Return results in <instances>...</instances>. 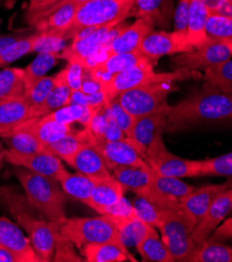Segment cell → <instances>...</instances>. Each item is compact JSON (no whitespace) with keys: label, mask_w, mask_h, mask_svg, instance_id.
Returning a JSON list of instances; mask_svg holds the SVG:
<instances>
[{"label":"cell","mask_w":232,"mask_h":262,"mask_svg":"<svg viewBox=\"0 0 232 262\" xmlns=\"http://www.w3.org/2000/svg\"><path fill=\"white\" fill-rule=\"evenodd\" d=\"M218 122H232V94L204 84L202 89L172 107L165 132H181L199 124Z\"/></svg>","instance_id":"6da1fadb"},{"label":"cell","mask_w":232,"mask_h":262,"mask_svg":"<svg viewBox=\"0 0 232 262\" xmlns=\"http://www.w3.org/2000/svg\"><path fill=\"white\" fill-rule=\"evenodd\" d=\"M0 204L27 231L35 252L42 261H53L59 229L46 221L31 205L27 195L13 186L0 187Z\"/></svg>","instance_id":"7a4b0ae2"},{"label":"cell","mask_w":232,"mask_h":262,"mask_svg":"<svg viewBox=\"0 0 232 262\" xmlns=\"http://www.w3.org/2000/svg\"><path fill=\"white\" fill-rule=\"evenodd\" d=\"M15 173L31 205L46 221L60 230L67 219L65 215L66 193L59 181L23 167L17 169Z\"/></svg>","instance_id":"3957f363"},{"label":"cell","mask_w":232,"mask_h":262,"mask_svg":"<svg viewBox=\"0 0 232 262\" xmlns=\"http://www.w3.org/2000/svg\"><path fill=\"white\" fill-rule=\"evenodd\" d=\"M201 78H203V75L199 71L188 69H176L171 72L156 73L154 71V62L147 61L109 77L104 83L102 91L106 94V102H110L128 90L147 84L160 82L177 83Z\"/></svg>","instance_id":"277c9868"},{"label":"cell","mask_w":232,"mask_h":262,"mask_svg":"<svg viewBox=\"0 0 232 262\" xmlns=\"http://www.w3.org/2000/svg\"><path fill=\"white\" fill-rule=\"evenodd\" d=\"M59 236L80 249L87 245L113 244L126 254L132 255L122 244L115 223L108 215L68 219L60 228Z\"/></svg>","instance_id":"5b68a950"},{"label":"cell","mask_w":232,"mask_h":262,"mask_svg":"<svg viewBox=\"0 0 232 262\" xmlns=\"http://www.w3.org/2000/svg\"><path fill=\"white\" fill-rule=\"evenodd\" d=\"M197 223L184 209L181 210L161 211L158 230L161 239L171 251L176 261L187 262L196 249L193 232Z\"/></svg>","instance_id":"8992f818"},{"label":"cell","mask_w":232,"mask_h":262,"mask_svg":"<svg viewBox=\"0 0 232 262\" xmlns=\"http://www.w3.org/2000/svg\"><path fill=\"white\" fill-rule=\"evenodd\" d=\"M134 4L135 0H90L81 5L65 35V40L72 39L80 30L89 26H101L130 17Z\"/></svg>","instance_id":"52a82bcc"},{"label":"cell","mask_w":232,"mask_h":262,"mask_svg":"<svg viewBox=\"0 0 232 262\" xmlns=\"http://www.w3.org/2000/svg\"><path fill=\"white\" fill-rule=\"evenodd\" d=\"M178 89L176 83L160 82L140 86L121 93L117 98L121 106L133 116L140 117L156 112H171L167 96Z\"/></svg>","instance_id":"ba28073f"},{"label":"cell","mask_w":232,"mask_h":262,"mask_svg":"<svg viewBox=\"0 0 232 262\" xmlns=\"http://www.w3.org/2000/svg\"><path fill=\"white\" fill-rule=\"evenodd\" d=\"M163 133H159L145 155V161L149 166L159 174L175 178H196L198 173L199 160H188L172 154L165 146Z\"/></svg>","instance_id":"9c48e42d"},{"label":"cell","mask_w":232,"mask_h":262,"mask_svg":"<svg viewBox=\"0 0 232 262\" xmlns=\"http://www.w3.org/2000/svg\"><path fill=\"white\" fill-rule=\"evenodd\" d=\"M232 58V48L228 41L208 39L204 44L189 52L179 54L173 60L177 69L206 71L221 65Z\"/></svg>","instance_id":"30bf717a"},{"label":"cell","mask_w":232,"mask_h":262,"mask_svg":"<svg viewBox=\"0 0 232 262\" xmlns=\"http://www.w3.org/2000/svg\"><path fill=\"white\" fill-rule=\"evenodd\" d=\"M124 19H118L101 25L89 36L81 40L72 41L69 46L63 49L60 58L67 60L68 63H80L84 66L85 63L93 58L107 42H113L114 38L111 35V32Z\"/></svg>","instance_id":"8fae6325"},{"label":"cell","mask_w":232,"mask_h":262,"mask_svg":"<svg viewBox=\"0 0 232 262\" xmlns=\"http://www.w3.org/2000/svg\"><path fill=\"white\" fill-rule=\"evenodd\" d=\"M194 48L189 44L187 34L180 32H151L142 41L139 51L155 62L163 56L184 54Z\"/></svg>","instance_id":"7c38bea8"},{"label":"cell","mask_w":232,"mask_h":262,"mask_svg":"<svg viewBox=\"0 0 232 262\" xmlns=\"http://www.w3.org/2000/svg\"><path fill=\"white\" fill-rule=\"evenodd\" d=\"M89 141L105 159L109 169L113 166L149 167L146 161L129 138L118 141H108L95 137L89 132Z\"/></svg>","instance_id":"4fadbf2b"},{"label":"cell","mask_w":232,"mask_h":262,"mask_svg":"<svg viewBox=\"0 0 232 262\" xmlns=\"http://www.w3.org/2000/svg\"><path fill=\"white\" fill-rule=\"evenodd\" d=\"M5 161L37 174L56 179L66 170L61 159L47 150L36 154H20L12 149L5 151Z\"/></svg>","instance_id":"5bb4252c"},{"label":"cell","mask_w":232,"mask_h":262,"mask_svg":"<svg viewBox=\"0 0 232 262\" xmlns=\"http://www.w3.org/2000/svg\"><path fill=\"white\" fill-rule=\"evenodd\" d=\"M232 212V186L217 196L207 212L198 222L193 232V241L197 246L207 239L212 233Z\"/></svg>","instance_id":"9a60e30c"},{"label":"cell","mask_w":232,"mask_h":262,"mask_svg":"<svg viewBox=\"0 0 232 262\" xmlns=\"http://www.w3.org/2000/svg\"><path fill=\"white\" fill-rule=\"evenodd\" d=\"M168 114V112L162 111L137 117L129 139L144 160L146 150L155 137L165 132Z\"/></svg>","instance_id":"2e32d148"},{"label":"cell","mask_w":232,"mask_h":262,"mask_svg":"<svg viewBox=\"0 0 232 262\" xmlns=\"http://www.w3.org/2000/svg\"><path fill=\"white\" fill-rule=\"evenodd\" d=\"M154 28L155 24L151 18H137L132 25L125 26L121 33L114 39L109 46L107 58L114 55L128 54V52L139 50L143 39L154 31Z\"/></svg>","instance_id":"e0dca14e"},{"label":"cell","mask_w":232,"mask_h":262,"mask_svg":"<svg viewBox=\"0 0 232 262\" xmlns=\"http://www.w3.org/2000/svg\"><path fill=\"white\" fill-rule=\"evenodd\" d=\"M0 244L16 254L21 262H43L35 252L30 238L7 217H0Z\"/></svg>","instance_id":"ac0fdd59"},{"label":"cell","mask_w":232,"mask_h":262,"mask_svg":"<svg viewBox=\"0 0 232 262\" xmlns=\"http://www.w3.org/2000/svg\"><path fill=\"white\" fill-rule=\"evenodd\" d=\"M67 164L77 172H81L94 181H101L113 177L105 159L91 143L83 145Z\"/></svg>","instance_id":"d6986e66"},{"label":"cell","mask_w":232,"mask_h":262,"mask_svg":"<svg viewBox=\"0 0 232 262\" xmlns=\"http://www.w3.org/2000/svg\"><path fill=\"white\" fill-rule=\"evenodd\" d=\"M232 186V181L228 180L223 184L207 185L196 188L185 196L180 199L185 210L198 224V222L207 212L212 203L217 199L218 195L226 191Z\"/></svg>","instance_id":"ffe728a7"},{"label":"cell","mask_w":232,"mask_h":262,"mask_svg":"<svg viewBox=\"0 0 232 262\" xmlns=\"http://www.w3.org/2000/svg\"><path fill=\"white\" fill-rule=\"evenodd\" d=\"M72 90L67 80L66 67L56 74V80L53 90L50 91L46 100L36 109L30 108V118L43 117L49 113H53L61 108L68 106L70 102Z\"/></svg>","instance_id":"44dd1931"},{"label":"cell","mask_w":232,"mask_h":262,"mask_svg":"<svg viewBox=\"0 0 232 262\" xmlns=\"http://www.w3.org/2000/svg\"><path fill=\"white\" fill-rule=\"evenodd\" d=\"M70 126L71 124L60 123L44 117H37L25 120L16 127L27 130V132L36 137L42 144L46 145L67 135L71 130Z\"/></svg>","instance_id":"7402d4cb"},{"label":"cell","mask_w":232,"mask_h":262,"mask_svg":"<svg viewBox=\"0 0 232 262\" xmlns=\"http://www.w3.org/2000/svg\"><path fill=\"white\" fill-rule=\"evenodd\" d=\"M174 12V0H135L130 17H149L155 26H168Z\"/></svg>","instance_id":"603a6c76"},{"label":"cell","mask_w":232,"mask_h":262,"mask_svg":"<svg viewBox=\"0 0 232 262\" xmlns=\"http://www.w3.org/2000/svg\"><path fill=\"white\" fill-rule=\"evenodd\" d=\"M30 108L25 95L0 101V136L30 119Z\"/></svg>","instance_id":"cb8c5ba5"},{"label":"cell","mask_w":232,"mask_h":262,"mask_svg":"<svg viewBox=\"0 0 232 262\" xmlns=\"http://www.w3.org/2000/svg\"><path fill=\"white\" fill-rule=\"evenodd\" d=\"M147 61L152 60L147 59L139 50H137L133 52H128V54L110 56L104 61L96 64L93 68L89 69H91L98 78L106 82L112 75Z\"/></svg>","instance_id":"d4e9b609"},{"label":"cell","mask_w":232,"mask_h":262,"mask_svg":"<svg viewBox=\"0 0 232 262\" xmlns=\"http://www.w3.org/2000/svg\"><path fill=\"white\" fill-rule=\"evenodd\" d=\"M124 187L113 177L101 181H96L87 206L97 213L101 209L114 206L123 199Z\"/></svg>","instance_id":"484cf974"},{"label":"cell","mask_w":232,"mask_h":262,"mask_svg":"<svg viewBox=\"0 0 232 262\" xmlns=\"http://www.w3.org/2000/svg\"><path fill=\"white\" fill-rule=\"evenodd\" d=\"M110 170L124 188L132 190L136 195H140L152 186L150 166H113Z\"/></svg>","instance_id":"4316f807"},{"label":"cell","mask_w":232,"mask_h":262,"mask_svg":"<svg viewBox=\"0 0 232 262\" xmlns=\"http://www.w3.org/2000/svg\"><path fill=\"white\" fill-rule=\"evenodd\" d=\"M115 223L122 244L129 248L136 246L146 236L151 226L141 221L136 213L132 215H108Z\"/></svg>","instance_id":"83f0119b"},{"label":"cell","mask_w":232,"mask_h":262,"mask_svg":"<svg viewBox=\"0 0 232 262\" xmlns=\"http://www.w3.org/2000/svg\"><path fill=\"white\" fill-rule=\"evenodd\" d=\"M209 14L202 0H192L186 34L193 48L201 46L208 40L206 35V23Z\"/></svg>","instance_id":"f1b7e54d"},{"label":"cell","mask_w":232,"mask_h":262,"mask_svg":"<svg viewBox=\"0 0 232 262\" xmlns=\"http://www.w3.org/2000/svg\"><path fill=\"white\" fill-rule=\"evenodd\" d=\"M86 143H90L89 130L87 128H84L83 130H74V132L71 129L61 139L46 144L45 149L56 155L61 160H64L67 163Z\"/></svg>","instance_id":"f546056e"},{"label":"cell","mask_w":232,"mask_h":262,"mask_svg":"<svg viewBox=\"0 0 232 262\" xmlns=\"http://www.w3.org/2000/svg\"><path fill=\"white\" fill-rule=\"evenodd\" d=\"M137 252L140 254L142 261L151 262H175L168 248L162 242L156 230L152 227L146 236L136 246Z\"/></svg>","instance_id":"4dcf8cb0"},{"label":"cell","mask_w":232,"mask_h":262,"mask_svg":"<svg viewBox=\"0 0 232 262\" xmlns=\"http://www.w3.org/2000/svg\"><path fill=\"white\" fill-rule=\"evenodd\" d=\"M61 187L67 195H70L80 202L87 204L91 198V193L96 181L81 173H71L65 170L58 179Z\"/></svg>","instance_id":"1f68e13d"},{"label":"cell","mask_w":232,"mask_h":262,"mask_svg":"<svg viewBox=\"0 0 232 262\" xmlns=\"http://www.w3.org/2000/svg\"><path fill=\"white\" fill-rule=\"evenodd\" d=\"M82 254L88 262H137L133 255L126 254L113 244L87 245L82 248Z\"/></svg>","instance_id":"d6a6232c"},{"label":"cell","mask_w":232,"mask_h":262,"mask_svg":"<svg viewBox=\"0 0 232 262\" xmlns=\"http://www.w3.org/2000/svg\"><path fill=\"white\" fill-rule=\"evenodd\" d=\"M187 262H232V246L205 241L196 247Z\"/></svg>","instance_id":"836d02e7"},{"label":"cell","mask_w":232,"mask_h":262,"mask_svg":"<svg viewBox=\"0 0 232 262\" xmlns=\"http://www.w3.org/2000/svg\"><path fill=\"white\" fill-rule=\"evenodd\" d=\"M80 7L79 4H66L46 18L38 21L34 25V29L39 33L51 30H64L67 33Z\"/></svg>","instance_id":"e575fe53"},{"label":"cell","mask_w":232,"mask_h":262,"mask_svg":"<svg viewBox=\"0 0 232 262\" xmlns=\"http://www.w3.org/2000/svg\"><path fill=\"white\" fill-rule=\"evenodd\" d=\"M9 149L20 154H36L45 151V145L27 130L14 127L10 132L0 136Z\"/></svg>","instance_id":"d590c367"},{"label":"cell","mask_w":232,"mask_h":262,"mask_svg":"<svg viewBox=\"0 0 232 262\" xmlns=\"http://www.w3.org/2000/svg\"><path fill=\"white\" fill-rule=\"evenodd\" d=\"M59 58V52H39L37 58L28 67L23 69V81L25 91L31 89L40 78L45 76L46 72L56 65Z\"/></svg>","instance_id":"8d00e7d4"},{"label":"cell","mask_w":232,"mask_h":262,"mask_svg":"<svg viewBox=\"0 0 232 262\" xmlns=\"http://www.w3.org/2000/svg\"><path fill=\"white\" fill-rule=\"evenodd\" d=\"M98 108L81 106V104H68V106L61 108L53 113H49L43 117L64 124L80 122L85 126V128H87L90 125L91 120Z\"/></svg>","instance_id":"74e56055"},{"label":"cell","mask_w":232,"mask_h":262,"mask_svg":"<svg viewBox=\"0 0 232 262\" xmlns=\"http://www.w3.org/2000/svg\"><path fill=\"white\" fill-rule=\"evenodd\" d=\"M24 94L23 69L6 68L0 71V101L23 96Z\"/></svg>","instance_id":"f35d334b"},{"label":"cell","mask_w":232,"mask_h":262,"mask_svg":"<svg viewBox=\"0 0 232 262\" xmlns=\"http://www.w3.org/2000/svg\"><path fill=\"white\" fill-rule=\"evenodd\" d=\"M152 169V168H151ZM152 176V185L153 187L170 196H174L177 199H181L188 194L191 191L195 189L194 186L187 184V183L180 180V178L167 177L157 173L153 169L151 170Z\"/></svg>","instance_id":"ab89813d"},{"label":"cell","mask_w":232,"mask_h":262,"mask_svg":"<svg viewBox=\"0 0 232 262\" xmlns=\"http://www.w3.org/2000/svg\"><path fill=\"white\" fill-rule=\"evenodd\" d=\"M197 177H220L232 181V151L215 158L199 160Z\"/></svg>","instance_id":"60d3db41"},{"label":"cell","mask_w":232,"mask_h":262,"mask_svg":"<svg viewBox=\"0 0 232 262\" xmlns=\"http://www.w3.org/2000/svg\"><path fill=\"white\" fill-rule=\"evenodd\" d=\"M203 78L208 84L222 92L232 94V60L204 71Z\"/></svg>","instance_id":"b9f144b4"},{"label":"cell","mask_w":232,"mask_h":262,"mask_svg":"<svg viewBox=\"0 0 232 262\" xmlns=\"http://www.w3.org/2000/svg\"><path fill=\"white\" fill-rule=\"evenodd\" d=\"M41 36L42 33L35 32L34 34H31L11 45L0 55V66L10 64L21 57L30 54V52L35 51Z\"/></svg>","instance_id":"7bdbcfd3"},{"label":"cell","mask_w":232,"mask_h":262,"mask_svg":"<svg viewBox=\"0 0 232 262\" xmlns=\"http://www.w3.org/2000/svg\"><path fill=\"white\" fill-rule=\"evenodd\" d=\"M206 35L210 40L228 41L232 37V18L209 14L206 23Z\"/></svg>","instance_id":"ee69618b"},{"label":"cell","mask_w":232,"mask_h":262,"mask_svg":"<svg viewBox=\"0 0 232 262\" xmlns=\"http://www.w3.org/2000/svg\"><path fill=\"white\" fill-rule=\"evenodd\" d=\"M56 75L54 76H43L40 80L28 91H25V97H27L31 109H36L46 100L50 91L53 90L55 85Z\"/></svg>","instance_id":"f6af8a7d"},{"label":"cell","mask_w":232,"mask_h":262,"mask_svg":"<svg viewBox=\"0 0 232 262\" xmlns=\"http://www.w3.org/2000/svg\"><path fill=\"white\" fill-rule=\"evenodd\" d=\"M132 206L136 215L141 221L151 227L158 229L161 220V211L156 206L139 195H136Z\"/></svg>","instance_id":"bcb514c9"},{"label":"cell","mask_w":232,"mask_h":262,"mask_svg":"<svg viewBox=\"0 0 232 262\" xmlns=\"http://www.w3.org/2000/svg\"><path fill=\"white\" fill-rule=\"evenodd\" d=\"M108 104H109L110 111H111L112 115L114 116L116 122L118 123L120 128L123 130V133L125 134L126 138H129L131 136L132 129L134 127V124H135V121L137 118L135 116H133L131 113H129L121 106V103L119 102L118 98L111 100L110 102H108Z\"/></svg>","instance_id":"7dc6e473"},{"label":"cell","mask_w":232,"mask_h":262,"mask_svg":"<svg viewBox=\"0 0 232 262\" xmlns=\"http://www.w3.org/2000/svg\"><path fill=\"white\" fill-rule=\"evenodd\" d=\"M65 35L66 31L64 30H51L43 32L35 51L59 52L65 41Z\"/></svg>","instance_id":"c3c4849f"},{"label":"cell","mask_w":232,"mask_h":262,"mask_svg":"<svg viewBox=\"0 0 232 262\" xmlns=\"http://www.w3.org/2000/svg\"><path fill=\"white\" fill-rule=\"evenodd\" d=\"M55 262H82L85 258L80 256L74 250V245L66 239H63L57 235L55 255L53 258Z\"/></svg>","instance_id":"681fc988"},{"label":"cell","mask_w":232,"mask_h":262,"mask_svg":"<svg viewBox=\"0 0 232 262\" xmlns=\"http://www.w3.org/2000/svg\"><path fill=\"white\" fill-rule=\"evenodd\" d=\"M105 102H106V94L102 90L95 93H86L80 90V91H73L71 93L69 104H81V106L98 108Z\"/></svg>","instance_id":"f907efd6"},{"label":"cell","mask_w":232,"mask_h":262,"mask_svg":"<svg viewBox=\"0 0 232 262\" xmlns=\"http://www.w3.org/2000/svg\"><path fill=\"white\" fill-rule=\"evenodd\" d=\"M192 0H179L174 12V31L180 33L187 32V22L189 17Z\"/></svg>","instance_id":"816d5d0a"},{"label":"cell","mask_w":232,"mask_h":262,"mask_svg":"<svg viewBox=\"0 0 232 262\" xmlns=\"http://www.w3.org/2000/svg\"><path fill=\"white\" fill-rule=\"evenodd\" d=\"M109 108V104H108ZM108 141H118V140H123L126 138L125 134L123 133V130L120 128L118 123L116 122L114 116L112 115L110 108L108 112V118L106 122V126L104 128V133H102V136L99 137Z\"/></svg>","instance_id":"f5cc1de1"},{"label":"cell","mask_w":232,"mask_h":262,"mask_svg":"<svg viewBox=\"0 0 232 262\" xmlns=\"http://www.w3.org/2000/svg\"><path fill=\"white\" fill-rule=\"evenodd\" d=\"M67 80L69 86L73 91L82 90V78L84 72V66L80 63H68L66 66Z\"/></svg>","instance_id":"db71d44e"},{"label":"cell","mask_w":232,"mask_h":262,"mask_svg":"<svg viewBox=\"0 0 232 262\" xmlns=\"http://www.w3.org/2000/svg\"><path fill=\"white\" fill-rule=\"evenodd\" d=\"M209 242H231L232 241V216L226 219L206 239Z\"/></svg>","instance_id":"11a10c76"},{"label":"cell","mask_w":232,"mask_h":262,"mask_svg":"<svg viewBox=\"0 0 232 262\" xmlns=\"http://www.w3.org/2000/svg\"><path fill=\"white\" fill-rule=\"evenodd\" d=\"M25 34H27V31H20V32H16L13 34L0 36V55H2L3 52L6 49H8L11 45H13L17 41L27 37L25 36Z\"/></svg>","instance_id":"9f6ffc18"},{"label":"cell","mask_w":232,"mask_h":262,"mask_svg":"<svg viewBox=\"0 0 232 262\" xmlns=\"http://www.w3.org/2000/svg\"><path fill=\"white\" fill-rule=\"evenodd\" d=\"M0 262H21L19 257L0 244Z\"/></svg>","instance_id":"6f0895ef"},{"label":"cell","mask_w":232,"mask_h":262,"mask_svg":"<svg viewBox=\"0 0 232 262\" xmlns=\"http://www.w3.org/2000/svg\"><path fill=\"white\" fill-rule=\"evenodd\" d=\"M226 2L227 0H202V3L207 8L210 14L218 13Z\"/></svg>","instance_id":"680465c9"},{"label":"cell","mask_w":232,"mask_h":262,"mask_svg":"<svg viewBox=\"0 0 232 262\" xmlns=\"http://www.w3.org/2000/svg\"><path fill=\"white\" fill-rule=\"evenodd\" d=\"M59 2V0H43V2H39V3H35V2H31L29 8L27 11H34V10H39L42 9L44 7L50 6L55 3Z\"/></svg>","instance_id":"91938a15"},{"label":"cell","mask_w":232,"mask_h":262,"mask_svg":"<svg viewBox=\"0 0 232 262\" xmlns=\"http://www.w3.org/2000/svg\"><path fill=\"white\" fill-rule=\"evenodd\" d=\"M216 14H220V15L232 18V0H227L225 5Z\"/></svg>","instance_id":"94428289"},{"label":"cell","mask_w":232,"mask_h":262,"mask_svg":"<svg viewBox=\"0 0 232 262\" xmlns=\"http://www.w3.org/2000/svg\"><path fill=\"white\" fill-rule=\"evenodd\" d=\"M5 151H6V149L4 148L2 141H0V170H2V168H3V164L5 161Z\"/></svg>","instance_id":"6125c7cd"},{"label":"cell","mask_w":232,"mask_h":262,"mask_svg":"<svg viewBox=\"0 0 232 262\" xmlns=\"http://www.w3.org/2000/svg\"><path fill=\"white\" fill-rule=\"evenodd\" d=\"M228 43H229V45H230V47H231V48H232V37H231V38H230V39H229V40H228Z\"/></svg>","instance_id":"be15d7a7"},{"label":"cell","mask_w":232,"mask_h":262,"mask_svg":"<svg viewBox=\"0 0 232 262\" xmlns=\"http://www.w3.org/2000/svg\"><path fill=\"white\" fill-rule=\"evenodd\" d=\"M32 2H35V3H39V2H43V0H32Z\"/></svg>","instance_id":"e7e4bbea"},{"label":"cell","mask_w":232,"mask_h":262,"mask_svg":"<svg viewBox=\"0 0 232 262\" xmlns=\"http://www.w3.org/2000/svg\"><path fill=\"white\" fill-rule=\"evenodd\" d=\"M231 213H232V212H231Z\"/></svg>","instance_id":"03108f58"}]
</instances>
